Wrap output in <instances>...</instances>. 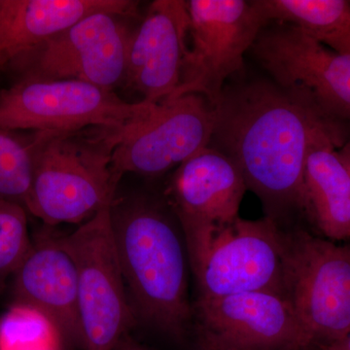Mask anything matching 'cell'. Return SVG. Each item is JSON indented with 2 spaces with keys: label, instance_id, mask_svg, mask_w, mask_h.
I'll return each instance as SVG.
<instances>
[{
  "label": "cell",
  "instance_id": "obj_1",
  "mask_svg": "<svg viewBox=\"0 0 350 350\" xmlns=\"http://www.w3.org/2000/svg\"><path fill=\"white\" fill-rule=\"evenodd\" d=\"M213 112L209 146L238 165L267 217L284 228L303 209L304 170L313 138L342 124L306 96L265 80L224 88Z\"/></svg>",
  "mask_w": 350,
  "mask_h": 350
},
{
  "label": "cell",
  "instance_id": "obj_2",
  "mask_svg": "<svg viewBox=\"0 0 350 350\" xmlns=\"http://www.w3.org/2000/svg\"><path fill=\"white\" fill-rule=\"evenodd\" d=\"M115 247L135 322L182 338L193 326L187 245L169 204L153 196L115 197Z\"/></svg>",
  "mask_w": 350,
  "mask_h": 350
},
{
  "label": "cell",
  "instance_id": "obj_3",
  "mask_svg": "<svg viewBox=\"0 0 350 350\" xmlns=\"http://www.w3.org/2000/svg\"><path fill=\"white\" fill-rule=\"evenodd\" d=\"M122 131L90 126L68 133L34 131L27 213L52 227L81 224L111 206L119 184L112 157Z\"/></svg>",
  "mask_w": 350,
  "mask_h": 350
},
{
  "label": "cell",
  "instance_id": "obj_4",
  "mask_svg": "<svg viewBox=\"0 0 350 350\" xmlns=\"http://www.w3.org/2000/svg\"><path fill=\"white\" fill-rule=\"evenodd\" d=\"M154 105L126 103L112 90L79 80L23 78L0 92V128L55 133L124 129Z\"/></svg>",
  "mask_w": 350,
  "mask_h": 350
},
{
  "label": "cell",
  "instance_id": "obj_5",
  "mask_svg": "<svg viewBox=\"0 0 350 350\" xmlns=\"http://www.w3.org/2000/svg\"><path fill=\"white\" fill-rule=\"evenodd\" d=\"M284 229L285 292L313 347L350 332V245Z\"/></svg>",
  "mask_w": 350,
  "mask_h": 350
},
{
  "label": "cell",
  "instance_id": "obj_6",
  "mask_svg": "<svg viewBox=\"0 0 350 350\" xmlns=\"http://www.w3.org/2000/svg\"><path fill=\"white\" fill-rule=\"evenodd\" d=\"M110 206L59 237L77 269L83 350H114L135 323L113 239Z\"/></svg>",
  "mask_w": 350,
  "mask_h": 350
},
{
  "label": "cell",
  "instance_id": "obj_7",
  "mask_svg": "<svg viewBox=\"0 0 350 350\" xmlns=\"http://www.w3.org/2000/svg\"><path fill=\"white\" fill-rule=\"evenodd\" d=\"M187 5L191 44L180 85L170 98L198 94L213 107L267 23L256 0H190Z\"/></svg>",
  "mask_w": 350,
  "mask_h": 350
},
{
  "label": "cell",
  "instance_id": "obj_8",
  "mask_svg": "<svg viewBox=\"0 0 350 350\" xmlns=\"http://www.w3.org/2000/svg\"><path fill=\"white\" fill-rule=\"evenodd\" d=\"M246 190L238 165L209 145L172 172L163 197L180 225L193 275L216 237L239 218Z\"/></svg>",
  "mask_w": 350,
  "mask_h": 350
},
{
  "label": "cell",
  "instance_id": "obj_9",
  "mask_svg": "<svg viewBox=\"0 0 350 350\" xmlns=\"http://www.w3.org/2000/svg\"><path fill=\"white\" fill-rule=\"evenodd\" d=\"M213 125V107L198 94L155 103L122 131L112 157L115 180L126 174L158 177L176 169L208 146Z\"/></svg>",
  "mask_w": 350,
  "mask_h": 350
},
{
  "label": "cell",
  "instance_id": "obj_10",
  "mask_svg": "<svg viewBox=\"0 0 350 350\" xmlns=\"http://www.w3.org/2000/svg\"><path fill=\"white\" fill-rule=\"evenodd\" d=\"M124 18L92 14L25 53L7 70L17 79L79 80L112 90L125 81L131 31Z\"/></svg>",
  "mask_w": 350,
  "mask_h": 350
},
{
  "label": "cell",
  "instance_id": "obj_11",
  "mask_svg": "<svg viewBox=\"0 0 350 350\" xmlns=\"http://www.w3.org/2000/svg\"><path fill=\"white\" fill-rule=\"evenodd\" d=\"M252 51L278 86L306 96L338 123H350L349 54L287 24L264 27Z\"/></svg>",
  "mask_w": 350,
  "mask_h": 350
},
{
  "label": "cell",
  "instance_id": "obj_12",
  "mask_svg": "<svg viewBox=\"0 0 350 350\" xmlns=\"http://www.w3.org/2000/svg\"><path fill=\"white\" fill-rule=\"evenodd\" d=\"M197 342L232 349L312 347L286 295L251 291L193 303Z\"/></svg>",
  "mask_w": 350,
  "mask_h": 350
},
{
  "label": "cell",
  "instance_id": "obj_13",
  "mask_svg": "<svg viewBox=\"0 0 350 350\" xmlns=\"http://www.w3.org/2000/svg\"><path fill=\"white\" fill-rule=\"evenodd\" d=\"M197 298L285 292L284 229L265 216L239 217L214 239L194 275Z\"/></svg>",
  "mask_w": 350,
  "mask_h": 350
},
{
  "label": "cell",
  "instance_id": "obj_14",
  "mask_svg": "<svg viewBox=\"0 0 350 350\" xmlns=\"http://www.w3.org/2000/svg\"><path fill=\"white\" fill-rule=\"evenodd\" d=\"M189 38L187 1L152 2L131 32L124 82L146 103L170 98L180 85Z\"/></svg>",
  "mask_w": 350,
  "mask_h": 350
},
{
  "label": "cell",
  "instance_id": "obj_15",
  "mask_svg": "<svg viewBox=\"0 0 350 350\" xmlns=\"http://www.w3.org/2000/svg\"><path fill=\"white\" fill-rule=\"evenodd\" d=\"M13 301L49 317L66 342L82 349L77 269L59 237L41 234L11 280Z\"/></svg>",
  "mask_w": 350,
  "mask_h": 350
},
{
  "label": "cell",
  "instance_id": "obj_16",
  "mask_svg": "<svg viewBox=\"0 0 350 350\" xmlns=\"http://www.w3.org/2000/svg\"><path fill=\"white\" fill-rule=\"evenodd\" d=\"M131 0H2L0 7V71L25 53L98 12L131 16Z\"/></svg>",
  "mask_w": 350,
  "mask_h": 350
},
{
  "label": "cell",
  "instance_id": "obj_17",
  "mask_svg": "<svg viewBox=\"0 0 350 350\" xmlns=\"http://www.w3.org/2000/svg\"><path fill=\"white\" fill-rule=\"evenodd\" d=\"M345 135L342 125L319 131L304 170L301 211L332 241L350 239V170L338 150Z\"/></svg>",
  "mask_w": 350,
  "mask_h": 350
},
{
  "label": "cell",
  "instance_id": "obj_18",
  "mask_svg": "<svg viewBox=\"0 0 350 350\" xmlns=\"http://www.w3.org/2000/svg\"><path fill=\"white\" fill-rule=\"evenodd\" d=\"M267 25L299 27L326 47L350 55V2L345 0H256Z\"/></svg>",
  "mask_w": 350,
  "mask_h": 350
},
{
  "label": "cell",
  "instance_id": "obj_19",
  "mask_svg": "<svg viewBox=\"0 0 350 350\" xmlns=\"http://www.w3.org/2000/svg\"><path fill=\"white\" fill-rule=\"evenodd\" d=\"M56 324L38 308L13 301L0 315V350H63Z\"/></svg>",
  "mask_w": 350,
  "mask_h": 350
},
{
  "label": "cell",
  "instance_id": "obj_20",
  "mask_svg": "<svg viewBox=\"0 0 350 350\" xmlns=\"http://www.w3.org/2000/svg\"><path fill=\"white\" fill-rule=\"evenodd\" d=\"M34 142V131L23 135L0 128V200L25 208L31 191Z\"/></svg>",
  "mask_w": 350,
  "mask_h": 350
},
{
  "label": "cell",
  "instance_id": "obj_21",
  "mask_svg": "<svg viewBox=\"0 0 350 350\" xmlns=\"http://www.w3.org/2000/svg\"><path fill=\"white\" fill-rule=\"evenodd\" d=\"M27 215L21 204L0 200V288L11 282L31 250Z\"/></svg>",
  "mask_w": 350,
  "mask_h": 350
},
{
  "label": "cell",
  "instance_id": "obj_22",
  "mask_svg": "<svg viewBox=\"0 0 350 350\" xmlns=\"http://www.w3.org/2000/svg\"><path fill=\"white\" fill-rule=\"evenodd\" d=\"M319 350H350V332L340 340L331 344L317 347Z\"/></svg>",
  "mask_w": 350,
  "mask_h": 350
},
{
  "label": "cell",
  "instance_id": "obj_23",
  "mask_svg": "<svg viewBox=\"0 0 350 350\" xmlns=\"http://www.w3.org/2000/svg\"><path fill=\"white\" fill-rule=\"evenodd\" d=\"M114 350H149L144 345L138 344L130 336L126 335L125 337L122 338L121 340L116 345Z\"/></svg>",
  "mask_w": 350,
  "mask_h": 350
},
{
  "label": "cell",
  "instance_id": "obj_24",
  "mask_svg": "<svg viewBox=\"0 0 350 350\" xmlns=\"http://www.w3.org/2000/svg\"><path fill=\"white\" fill-rule=\"evenodd\" d=\"M198 350H319L317 347H306L301 349H232V347H216V345L197 342Z\"/></svg>",
  "mask_w": 350,
  "mask_h": 350
},
{
  "label": "cell",
  "instance_id": "obj_25",
  "mask_svg": "<svg viewBox=\"0 0 350 350\" xmlns=\"http://www.w3.org/2000/svg\"><path fill=\"white\" fill-rule=\"evenodd\" d=\"M340 156H342V160L347 163V167L350 170V137L345 140V144L340 146L338 149Z\"/></svg>",
  "mask_w": 350,
  "mask_h": 350
},
{
  "label": "cell",
  "instance_id": "obj_26",
  "mask_svg": "<svg viewBox=\"0 0 350 350\" xmlns=\"http://www.w3.org/2000/svg\"><path fill=\"white\" fill-rule=\"evenodd\" d=\"M2 0H0V7H1Z\"/></svg>",
  "mask_w": 350,
  "mask_h": 350
}]
</instances>
